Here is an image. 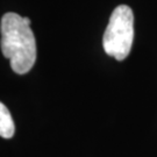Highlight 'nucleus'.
Segmentation results:
<instances>
[{
  "instance_id": "obj_1",
  "label": "nucleus",
  "mask_w": 157,
  "mask_h": 157,
  "mask_svg": "<svg viewBox=\"0 0 157 157\" xmlns=\"http://www.w3.org/2000/svg\"><path fill=\"white\" fill-rule=\"evenodd\" d=\"M1 51L10 59L12 70L25 75L36 62V42L30 28V19L17 13H6L0 22Z\"/></svg>"
},
{
  "instance_id": "obj_2",
  "label": "nucleus",
  "mask_w": 157,
  "mask_h": 157,
  "mask_svg": "<svg viewBox=\"0 0 157 157\" xmlns=\"http://www.w3.org/2000/svg\"><path fill=\"white\" fill-rule=\"evenodd\" d=\"M133 41L134 14L129 6L120 5L113 11L104 34V50L117 61H124L130 52Z\"/></svg>"
},
{
  "instance_id": "obj_3",
  "label": "nucleus",
  "mask_w": 157,
  "mask_h": 157,
  "mask_svg": "<svg viewBox=\"0 0 157 157\" xmlns=\"http://www.w3.org/2000/svg\"><path fill=\"white\" fill-rule=\"evenodd\" d=\"M15 132V124L8 108L0 101V136L11 139Z\"/></svg>"
}]
</instances>
